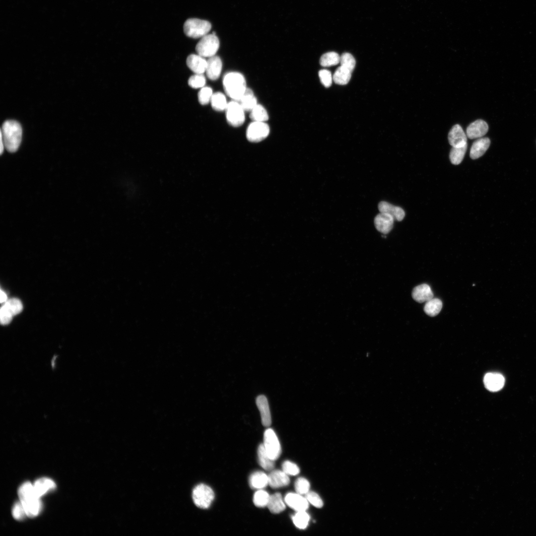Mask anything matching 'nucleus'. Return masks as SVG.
<instances>
[{"instance_id":"31","label":"nucleus","mask_w":536,"mask_h":536,"mask_svg":"<svg viewBox=\"0 0 536 536\" xmlns=\"http://www.w3.org/2000/svg\"><path fill=\"white\" fill-rule=\"evenodd\" d=\"M250 118L253 121L265 122L268 119V115L262 105L257 104L250 111Z\"/></svg>"},{"instance_id":"6","label":"nucleus","mask_w":536,"mask_h":536,"mask_svg":"<svg viewBox=\"0 0 536 536\" xmlns=\"http://www.w3.org/2000/svg\"><path fill=\"white\" fill-rule=\"evenodd\" d=\"M192 497L195 504L198 507L207 509L210 507L214 500V493L209 486L200 484L194 488Z\"/></svg>"},{"instance_id":"36","label":"nucleus","mask_w":536,"mask_h":536,"mask_svg":"<svg viewBox=\"0 0 536 536\" xmlns=\"http://www.w3.org/2000/svg\"><path fill=\"white\" fill-rule=\"evenodd\" d=\"M340 66L352 72L356 64L353 56L350 53H344L340 56Z\"/></svg>"},{"instance_id":"22","label":"nucleus","mask_w":536,"mask_h":536,"mask_svg":"<svg viewBox=\"0 0 536 536\" xmlns=\"http://www.w3.org/2000/svg\"><path fill=\"white\" fill-rule=\"evenodd\" d=\"M249 483L253 489H262L268 484V475L261 471L254 472L249 477Z\"/></svg>"},{"instance_id":"37","label":"nucleus","mask_w":536,"mask_h":536,"mask_svg":"<svg viewBox=\"0 0 536 536\" xmlns=\"http://www.w3.org/2000/svg\"><path fill=\"white\" fill-rule=\"evenodd\" d=\"M213 94L212 89L210 87L204 86L201 88L198 93L199 102L202 105L207 104L210 102Z\"/></svg>"},{"instance_id":"20","label":"nucleus","mask_w":536,"mask_h":536,"mask_svg":"<svg viewBox=\"0 0 536 536\" xmlns=\"http://www.w3.org/2000/svg\"><path fill=\"white\" fill-rule=\"evenodd\" d=\"M412 297L416 301L423 303L433 298V293L429 285L427 284H422L413 289Z\"/></svg>"},{"instance_id":"41","label":"nucleus","mask_w":536,"mask_h":536,"mask_svg":"<svg viewBox=\"0 0 536 536\" xmlns=\"http://www.w3.org/2000/svg\"><path fill=\"white\" fill-rule=\"evenodd\" d=\"M12 515L16 520H22L27 516L23 505L20 501L14 504L12 509Z\"/></svg>"},{"instance_id":"28","label":"nucleus","mask_w":536,"mask_h":536,"mask_svg":"<svg viewBox=\"0 0 536 536\" xmlns=\"http://www.w3.org/2000/svg\"><path fill=\"white\" fill-rule=\"evenodd\" d=\"M442 302L438 298H432L426 302L424 311L428 316L434 317L437 315L442 308Z\"/></svg>"},{"instance_id":"39","label":"nucleus","mask_w":536,"mask_h":536,"mask_svg":"<svg viewBox=\"0 0 536 536\" xmlns=\"http://www.w3.org/2000/svg\"><path fill=\"white\" fill-rule=\"evenodd\" d=\"M206 82L205 77L203 74H197L191 76L188 80L189 85L193 88H199L204 87Z\"/></svg>"},{"instance_id":"46","label":"nucleus","mask_w":536,"mask_h":536,"mask_svg":"<svg viewBox=\"0 0 536 536\" xmlns=\"http://www.w3.org/2000/svg\"><path fill=\"white\" fill-rule=\"evenodd\" d=\"M0 154H2V152H3V149H4V143H3L2 135H1V134H0Z\"/></svg>"},{"instance_id":"15","label":"nucleus","mask_w":536,"mask_h":536,"mask_svg":"<svg viewBox=\"0 0 536 536\" xmlns=\"http://www.w3.org/2000/svg\"><path fill=\"white\" fill-rule=\"evenodd\" d=\"M268 484L272 488H278L287 486L290 479L283 470H272L268 475Z\"/></svg>"},{"instance_id":"26","label":"nucleus","mask_w":536,"mask_h":536,"mask_svg":"<svg viewBox=\"0 0 536 536\" xmlns=\"http://www.w3.org/2000/svg\"><path fill=\"white\" fill-rule=\"evenodd\" d=\"M258 458L259 465L264 469L270 471L274 467V461L268 455L263 444H260L258 448Z\"/></svg>"},{"instance_id":"33","label":"nucleus","mask_w":536,"mask_h":536,"mask_svg":"<svg viewBox=\"0 0 536 536\" xmlns=\"http://www.w3.org/2000/svg\"><path fill=\"white\" fill-rule=\"evenodd\" d=\"M292 520L294 525L300 529H305L309 523L310 516L305 511H298L292 516Z\"/></svg>"},{"instance_id":"16","label":"nucleus","mask_w":536,"mask_h":536,"mask_svg":"<svg viewBox=\"0 0 536 536\" xmlns=\"http://www.w3.org/2000/svg\"><path fill=\"white\" fill-rule=\"evenodd\" d=\"M222 67L220 58L216 56L208 58L205 72L207 77L212 80L217 79L220 76Z\"/></svg>"},{"instance_id":"44","label":"nucleus","mask_w":536,"mask_h":536,"mask_svg":"<svg viewBox=\"0 0 536 536\" xmlns=\"http://www.w3.org/2000/svg\"><path fill=\"white\" fill-rule=\"evenodd\" d=\"M12 316L2 306L0 310V320L2 325L9 324L12 320Z\"/></svg>"},{"instance_id":"18","label":"nucleus","mask_w":536,"mask_h":536,"mask_svg":"<svg viewBox=\"0 0 536 536\" xmlns=\"http://www.w3.org/2000/svg\"><path fill=\"white\" fill-rule=\"evenodd\" d=\"M188 67L197 74H203L205 72L207 60L204 57L197 54L189 55L186 60Z\"/></svg>"},{"instance_id":"11","label":"nucleus","mask_w":536,"mask_h":536,"mask_svg":"<svg viewBox=\"0 0 536 536\" xmlns=\"http://www.w3.org/2000/svg\"><path fill=\"white\" fill-rule=\"evenodd\" d=\"M485 388L491 392L500 390L505 384L504 376L498 373L490 372L486 374L483 378Z\"/></svg>"},{"instance_id":"2","label":"nucleus","mask_w":536,"mask_h":536,"mask_svg":"<svg viewBox=\"0 0 536 536\" xmlns=\"http://www.w3.org/2000/svg\"><path fill=\"white\" fill-rule=\"evenodd\" d=\"M0 134L6 150L10 152L16 151L22 138V128L19 123L13 120L5 121L2 126Z\"/></svg>"},{"instance_id":"19","label":"nucleus","mask_w":536,"mask_h":536,"mask_svg":"<svg viewBox=\"0 0 536 536\" xmlns=\"http://www.w3.org/2000/svg\"><path fill=\"white\" fill-rule=\"evenodd\" d=\"M490 140L488 137H480L475 140L470 148L469 155L472 159H477L482 156L488 149Z\"/></svg>"},{"instance_id":"29","label":"nucleus","mask_w":536,"mask_h":536,"mask_svg":"<svg viewBox=\"0 0 536 536\" xmlns=\"http://www.w3.org/2000/svg\"><path fill=\"white\" fill-rule=\"evenodd\" d=\"M467 148L468 144L461 147H452L450 152L449 158L453 164L458 165L462 162Z\"/></svg>"},{"instance_id":"4","label":"nucleus","mask_w":536,"mask_h":536,"mask_svg":"<svg viewBox=\"0 0 536 536\" xmlns=\"http://www.w3.org/2000/svg\"><path fill=\"white\" fill-rule=\"evenodd\" d=\"M211 28V24L209 21L195 18L188 19L184 24L186 35L196 39L207 35Z\"/></svg>"},{"instance_id":"40","label":"nucleus","mask_w":536,"mask_h":536,"mask_svg":"<svg viewBox=\"0 0 536 536\" xmlns=\"http://www.w3.org/2000/svg\"><path fill=\"white\" fill-rule=\"evenodd\" d=\"M282 469L288 475H296L300 472L297 465L289 461H285L282 463Z\"/></svg>"},{"instance_id":"3","label":"nucleus","mask_w":536,"mask_h":536,"mask_svg":"<svg viewBox=\"0 0 536 536\" xmlns=\"http://www.w3.org/2000/svg\"><path fill=\"white\" fill-rule=\"evenodd\" d=\"M223 86L226 94L237 101L241 98L247 89L245 77L237 72L226 73L223 77Z\"/></svg>"},{"instance_id":"45","label":"nucleus","mask_w":536,"mask_h":536,"mask_svg":"<svg viewBox=\"0 0 536 536\" xmlns=\"http://www.w3.org/2000/svg\"><path fill=\"white\" fill-rule=\"evenodd\" d=\"M0 303H2L5 302L6 301V300H7V296H6L5 293L4 291H3L2 290H0Z\"/></svg>"},{"instance_id":"7","label":"nucleus","mask_w":536,"mask_h":536,"mask_svg":"<svg viewBox=\"0 0 536 536\" xmlns=\"http://www.w3.org/2000/svg\"><path fill=\"white\" fill-rule=\"evenodd\" d=\"M265 449L268 456L273 461L276 460L281 453V448L275 432L271 428L267 429L264 434Z\"/></svg>"},{"instance_id":"35","label":"nucleus","mask_w":536,"mask_h":536,"mask_svg":"<svg viewBox=\"0 0 536 536\" xmlns=\"http://www.w3.org/2000/svg\"><path fill=\"white\" fill-rule=\"evenodd\" d=\"M269 497L268 492L262 489H259L254 495L253 503L258 507H265L267 506Z\"/></svg>"},{"instance_id":"24","label":"nucleus","mask_w":536,"mask_h":536,"mask_svg":"<svg viewBox=\"0 0 536 536\" xmlns=\"http://www.w3.org/2000/svg\"><path fill=\"white\" fill-rule=\"evenodd\" d=\"M267 507L273 514H278L285 509V502L279 493L270 495Z\"/></svg>"},{"instance_id":"23","label":"nucleus","mask_w":536,"mask_h":536,"mask_svg":"<svg viewBox=\"0 0 536 536\" xmlns=\"http://www.w3.org/2000/svg\"><path fill=\"white\" fill-rule=\"evenodd\" d=\"M33 485L35 492L39 498L56 487L55 482L46 477L38 479L35 482Z\"/></svg>"},{"instance_id":"10","label":"nucleus","mask_w":536,"mask_h":536,"mask_svg":"<svg viewBox=\"0 0 536 536\" xmlns=\"http://www.w3.org/2000/svg\"><path fill=\"white\" fill-rule=\"evenodd\" d=\"M284 500L285 504L297 512L305 511L309 507V502L306 497L297 493L287 494Z\"/></svg>"},{"instance_id":"5","label":"nucleus","mask_w":536,"mask_h":536,"mask_svg":"<svg viewBox=\"0 0 536 536\" xmlns=\"http://www.w3.org/2000/svg\"><path fill=\"white\" fill-rule=\"evenodd\" d=\"M219 40L215 33L207 34L202 38L196 47L197 54L204 58L215 56L219 49Z\"/></svg>"},{"instance_id":"13","label":"nucleus","mask_w":536,"mask_h":536,"mask_svg":"<svg viewBox=\"0 0 536 536\" xmlns=\"http://www.w3.org/2000/svg\"><path fill=\"white\" fill-rule=\"evenodd\" d=\"M394 220L391 215L380 212L376 216L374 222L377 230L384 234H386L392 229Z\"/></svg>"},{"instance_id":"17","label":"nucleus","mask_w":536,"mask_h":536,"mask_svg":"<svg viewBox=\"0 0 536 536\" xmlns=\"http://www.w3.org/2000/svg\"><path fill=\"white\" fill-rule=\"evenodd\" d=\"M256 404L260 412L263 425L268 427L271 423V418L267 398L264 395L259 396L256 399Z\"/></svg>"},{"instance_id":"27","label":"nucleus","mask_w":536,"mask_h":536,"mask_svg":"<svg viewBox=\"0 0 536 536\" xmlns=\"http://www.w3.org/2000/svg\"><path fill=\"white\" fill-rule=\"evenodd\" d=\"M351 73L349 70L340 66L335 71L333 76V80L337 84H346L350 79Z\"/></svg>"},{"instance_id":"30","label":"nucleus","mask_w":536,"mask_h":536,"mask_svg":"<svg viewBox=\"0 0 536 536\" xmlns=\"http://www.w3.org/2000/svg\"><path fill=\"white\" fill-rule=\"evenodd\" d=\"M210 103L212 108L217 111L225 110L228 104L225 95L221 92L213 93Z\"/></svg>"},{"instance_id":"9","label":"nucleus","mask_w":536,"mask_h":536,"mask_svg":"<svg viewBox=\"0 0 536 536\" xmlns=\"http://www.w3.org/2000/svg\"><path fill=\"white\" fill-rule=\"evenodd\" d=\"M269 133V127L265 122L253 121L246 131V137L253 142H260L266 138Z\"/></svg>"},{"instance_id":"1","label":"nucleus","mask_w":536,"mask_h":536,"mask_svg":"<svg viewBox=\"0 0 536 536\" xmlns=\"http://www.w3.org/2000/svg\"><path fill=\"white\" fill-rule=\"evenodd\" d=\"M18 494L27 516L31 518L37 516L41 511L42 505L33 484L29 482L24 483L19 488Z\"/></svg>"},{"instance_id":"38","label":"nucleus","mask_w":536,"mask_h":536,"mask_svg":"<svg viewBox=\"0 0 536 536\" xmlns=\"http://www.w3.org/2000/svg\"><path fill=\"white\" fill-rule=\"evenodd\" d=\"M294 487L296 493L301 495H306L309 491L310 485L306 478L299 477L295 482Z\"/></svg>"},{"instance_id":"21","label":"nucleus","mask_w":536,"mask_h":536,"mask_svg":"<svg viewBox=\"0 0 536 536\" xmlns=\"http://www.w3.org/2000/svg\"><path fill=\"white\" fill-rule=\"evenodd\" d=\"M378 209L380 212L389 214L394 217L395 220L398 221H402L405 216V212L402 208L387 201H381L378 204Z\"/></svg>"},{"instance_id":"25","label":"nucleus","mask_w":536,"mask_h":536,"mask_svg":"<svg viewBox=\"0 0 536 536\" xmlns=\"http://www.w3.org/2000/svg\"><path fill=\"white\" fill-rule=\"evenodd\" d=\"M238 102L245 111H251L258 104L253 91L248 88Z\"/></svg>"},{"instance_id":"32","label":"nucleus","mask_w":536,"mask_h":536,"mask_svg":"<svg viewBox=\"0 0 536 536\" xmlns=\"http://www.w3.org/2000/svg\"><path fill=\"white\" fill-rule=\"evenodd\" d=\"M340 61V56L335 52H329L323 54L320 60V63L323 67H328L335 66Z\"/></svg>"},{"instance_id":"14","label":"nucleus","mask_w":536,"mask_h":536,"mask_svg":"<svg viewBox=\"0 0 536 536\" xmlns=\"http://www.w3.org/2000/svg\"><path fill=\"white\" fill-rule=\"evenodd\" d=\"M488 126L486 122L479 119L470 124L467 128V136L469 139L480 138L488 132Z\"/></svg>"},{"instance_id":"34","label":"nucleus","mask_w":536,"mask_h":536,"mask_svg":"<svg viewBox=\"0 0 536 536\" xmlns=\"http://www.w3.org/2000/svg\"><path fill=\"white\" fill-rule=\"evenodd\" d=\"M2 306L12 316L19 314L23 309L21 301L16 298L6 301Z\"/></svg>"},{"instance_id":"42","label":"nucleus","mask_w":536,"mask_h":536,"mask_svg":"<svg viewBox=\"0 0 536 536\" xmlns=\"http://www.w3.org/2000/svg\"><path fill=\"white\" fill-rule=\"evenodd\" d=\"M306 498L308 502L316 508H321L323 506V502L319 495L314 491H309L306 494Z\"/></svg>"},{"instance_id":"8","label":"nucleus","mask_w":536,"mask_h":536,"mask_svg":"<svg viewBox=\"0 0 536 536\" xmlns=\"http://www.w3.org/2000/svg\"><path fill=\"white\" fill-rule=\"evenodd\" d=\"M225 111L227 121L231 126L237 127L244 123L245 111L238 101L233 100L228 102Z\"/></svg>"},{"instance_id":"12","label":"nucleus","mask_w":536,"mask_h":536,"mask_svg":"<svg viewBox=\"0 0 536 536\" xmlns=\"http://www.w3.org/2000/svg\"><path fill=\"white\" fill-rule=\"evenodd\" d=\"M448 141L452 147H461L467 144V136L458 124L454 125L448 134Z\"/></svg>"},{"instance_id":"43","label":"nucleus","mask_w":536,"mask_h":536,"mask_svg":"<svg viewBox=\"0 0 536 536\" xmlns=\"http://www.w3.org/2000/svg\"><path fill=\"white\" fill-rule=\"evenodd\" d=\"M319 76L322 83L326 87H330L332 83L333 76L331 72L327 69H322L319 72Z\"/></svg>"}]
</instances>
